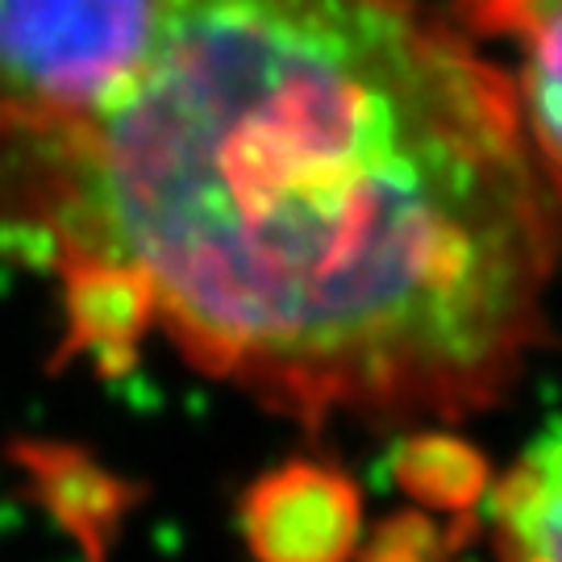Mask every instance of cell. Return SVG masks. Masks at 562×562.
Segmentation results:
<instances>
[{"label": "cell", "mask_w": 562, "mask_h": 562, "mask_svg": "<svg viewBox=\"0 0 562 562\" xmlns=\"http://www.w3.org/2000/svg\"><path fill=\"white\" fill-rule=\"evenodd\" d=\"M0 255L101 371L167 341L308 425L459 422L538 346L562 176L417 0H150L109 101L0 113Z\"/></svg>", "instance_id": "6da1fadb"}, {"label": "cell", "mask_w": 562, "mask_h": 562, "mask_svg": "<svg viewBox=\"0 0 562 562\" xmlns=\"http://www.w3.org/2000/svg\"><path fill=\"white\" fill-rule=\"evenodd\" d=\"M150 38V0H0V113L76 117L117 92Z\"/></svg>", "instance_id": "7a4b0ae2"}, {"label": "cell", "mask_w": 562, "mask_h": 562, "mask_svg": "<svg viewBox=\"0 0 562 562\" xmlns=\"http://www.w3.org/2000/svg\"><path fill=\"white\" fill-rule=\"evenodd\" d=\"M462 30L501 38L517 50V88L525 130L542 159L562 176V0H459Z\"/></svg>", "instance_id": "3957f363"}, {"label": "cell", "mask_w": 562, "mask_h": 562, "mask_svg": "<svg viewBox=\"0 0 562 562\" xmlns=\"http://www.w3.org/2000/svg\"><path fill=\"white\" fill-rule=\"evenodd\" d=\"M496 529L504 562H562V425L504 475Z\"/></svg>", "instance_id": "277c9868"}]
</instances>
